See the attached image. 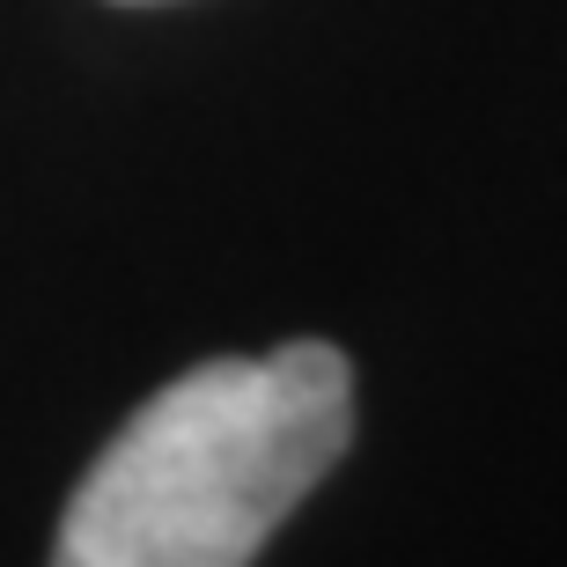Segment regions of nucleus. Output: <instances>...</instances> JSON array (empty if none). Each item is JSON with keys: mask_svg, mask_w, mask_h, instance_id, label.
<instances>
[{"mask_svg": "<svg viewBox=\"0 0 567 567\" xmlns=\"http://www.w3.org/2000/svg\"><path fill=\"white\" fill-rule=\"evenodd\" d=\"M354 442V369L324 339L221 354L96 450L52 567H251Z\"/></svg>", "mask_w": 567, "mask_h": 567, "instance_id": "obj_1", "label": "nucleus"}]
</instances>
